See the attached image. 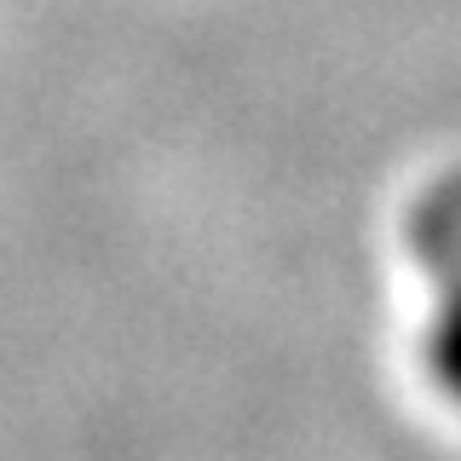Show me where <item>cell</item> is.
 Returning <instances> with one entry per match:
<instances>
[{
	"mask_svg": "<svg viewBox=\"0 0 461 461\" xmlns=\"http://www.w3.org/2000/svg\"><path fill=\"white\" fill-rule=\"evenodd\" d=\"M415 254L438 288H461V167L415 202Z\"/></svg>",
	"mask_w": 461,
	"mask_h": 461,
	"instance_id": "6da1fadb",
	"label": "cell"
},
{
	"mask_svg": "<svg viewBox=\"0 0 461 461\" xmlns=\"http://www.w3.org/2000/svg\"><path fill=\"white\" fill-rule=\"evenodd\" d=\"M427 357H432V375L461 398V288H438L432 329H427Z\"/></svg>",
	"mask_w": 461,
	"mask_h": 461,
	"instance_id": "7a4b0ae2",
	"label": "cell"
}]
</instances>
